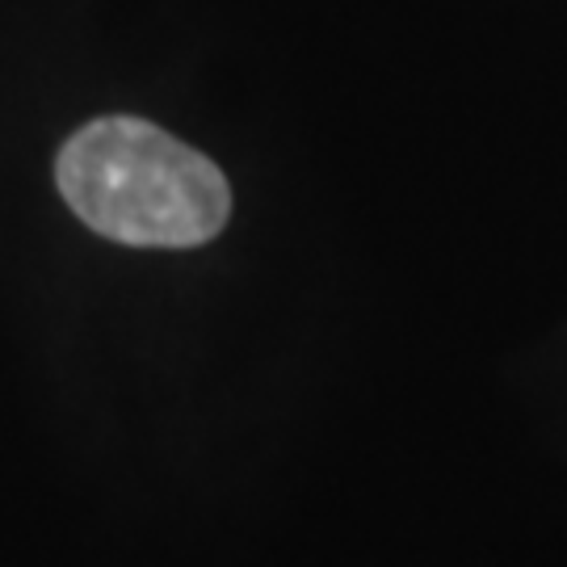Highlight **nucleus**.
I'll return each instance as SVG.
<instances>
[{
    "instance_id": "f257e3e1",
    "label": "nucleus",
    "mask_w": 567,
    "mask_h": 567,
    "mask_svg": "<svg viewBox=\"0 0 567 567\" xmlns=\"http://www.w3.org/2000/svg\"><path fill=\"white\" fill-rule=\"evenodd\" d=\"M63 203L97 236L135 248H194L231 219L219 164L143 118H97L55 161Z\"/></svg>"
}]
</instances>
